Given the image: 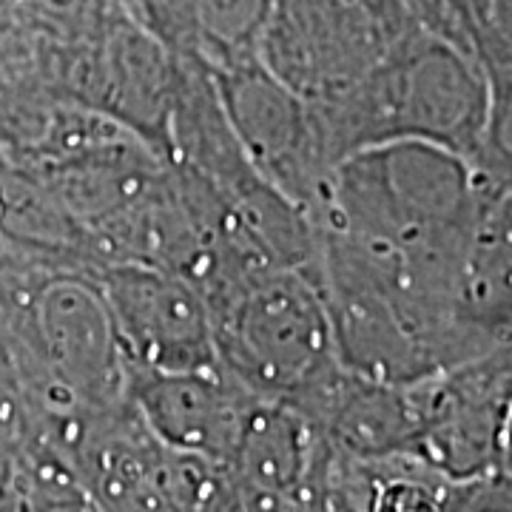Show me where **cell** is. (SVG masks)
<instances>
[{"instance_id": "obj_6", "label": "cell", "mask_w": 512, "mask_h": 512, "mask_svg": "<svg viewBox=\"0 0 512 512\" xmlns=\"http://www.w3.org/2000/svg\"><path fill=\"white\" fill-rule=\"evenodd\" d=\"M274 3L276 0H191V52L211 69L256 63Z\"/></svg>"}, {"instance_id": "obj_8", "label": "cell", "mask_w": 512, "mask_h": 512, "mask_svg": "<svg viewBox=\"0 0 512 512\" xmlns=\"http://www.w3.org/2000/svg\"><path fill=\"white\" fill-rule=\"evenodd\" d=\"M367 9L382 20V26L396 37L399 32V0H362Z\"/></svg>"}, {"instance_id": "obj_5", "label": "cell", "mask_w": 512, "mask_h": 512, "mask_svg": "<svg viewBox=\"0 0 512 512\" xmlns=\"http://www.w3.org/2000/svg\"><path fill=\"white\" fill-rule=\"evenodd\" d=\"M97 285L128 359L157 373L220 365L211 305L188 276L143 259H111Z\"/></svg>"}, {"instance_id": "obj_4", "label": "cell", "mask_w": 512, "mask_h": 512, "mask_svg": "<svg viewBox=\"0 0 512 512\" xmlns=\"http://www.w3.org/2000/svg\"><path fill=\"white\" fill-rule=\"evenodd\" d=\"M393 40L362 0H276L259 63L308 103H328L359 86Z\"/></svg>"}, {"instance_id": "obj_1", "label": "cell", "mask_w": 512, "mask_h": 512, "mask_svg": "<svg viewBox=\"0 0 512 512\" xmlns=\"http://www.w3.org/2000/svg\"><path fill=\"white\" fill-rule=\"evenodd\" d=\"M336 160L390 140H421L473 154L490 131L493 97L456 57L430 49L390 52L348 94L313 103Z\"/></svg>"}, {"instance_id": "obj_3", "label": "cell", "mask_w": 512, "mask_h": 512, "mask_svg": "<svg viewBox=\"0 0 512 512\" xmlns=\"http://www.w3.org/2000/svg\"><path fill=\"white\" fill-rule=\"evenodd\" d=\"M214 77L239 143L256 171L311 214L313 222L319 220L339 160L316 106L279 83L259 60L214 69Z\"/></svg>"}, {"instance_id": "obj_2", "label": "cell", "mask_w": 512, "mask_h": 512, "mask_svg": "<svg viewBox=\"0 0 512 512\" xmlns=\"http://www.w3.org/2000/svg\"><path fill=\"white\" fill-rule=\"evenodd\" d=\"M217 362L265 387H299L328 376L336 356L319 274L274 268L214 308Z\"/></svg>"}, {"instance_id": "obj_7", "label": "cell", "mask_w": 512, "mask_h": 512, "mask_svg": "<svg viewBox=\"0 0 512 512\" xmlns=\"http://www.w3.org/2000/svg\"><path fill=\"white\" fill-rule=\"evenodd\" d=\"M143 29L174 55H191V0H131Z\"/></svg>"}]
</instances>
